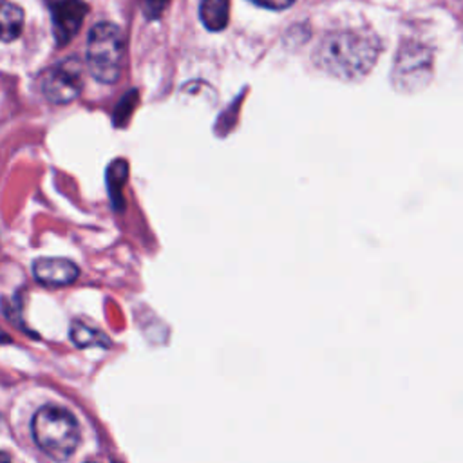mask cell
Masks as SVG:
<instances>
[{
  "instance_id": "1",
  "label": "cell",
  "mask_w": 463,
  "mask_h": 463,
  "mask_svg": "<svg viewBox=\"0 0 463 463\" xmlns=\"http://www.w3.org/2000/svg\"><path fill=\"white\" fill-rule=\"evenodd\" d=\"M378 56V43L358 33H336L317 49V61L329 74L354 80L364 76Z\"/></svg>"
},
{
  "instance_id": "2",
  "label": "cell",
  "mask_w": 463,
  "mask_h": 463,
  "mask_svg": "<svg viewBox=\"0 0 463 463\" xmlns=\"http://www.w3.org/2000/svg\"><path fill=\"white\" fill-rule=\"evenodd\" d=\"M33 439L51 459L65 461L80 443L76 418L63 407L45 405L38 409L31 421Z\"/></svg>"
},
{
  "instance_id": "3",
  "label": "cell",
  "mask_w": 463,
  "mask_h": 463,
  "mask_svg": "<svg viewBox=\"0 0 463 463\" xmlns=\"http://www.w3.org/2000/svg\"><path fill=\"white\" fill-rule=\"evenodd\" d=\"M125 40L118 25L98 22L87 38V65L90 74L103 83H114L121 72Z\"/></svg>"
},
{
  "instance_id": "4",
  "label": "cell",
  "mask_w": 463,
  "mask_h": 463,
  "mask_svg": "<svg viewBox=\"0 0 463 463\" xmlns=\"http://www.w3.org/2000/svg\"><path fill=\"white\" fill-rule=\"evenodd\" d=\"M83 87V69L78 58H65L54 63L42 80L43 96L56 105L69 103L78 98Z\"/></svg>"
},
{
  "instance_id": "5",
  "label": "cell",
  "mask_w": 463,
  "mask_h": 463,
  "mask_svg": "<svg viewBox=\"0 0 463 463\" xmlns=\"http://www.w3.org/2000/svg\"><path fill=\"white\" fill-rule=\"evenodd\" d=\"M45 4L51 13L56 43L65 45L80 31L89 7L83 0H45Z\"/></svg>"
},
{
  "instance_id": "6",
  "label": "cell",
  "mask_w": 463,
  "mask_h": 463,
  "mask_svg": "<svg viewBox=\"0 0 463 463\" xmlns=\"http://www.w3.org/2000/svg\"><path fill=\"white\" fill-rule=\"evenodd\" d=\"M34 279L45 286H67L78 279V266L69 259L45 257L33 264Z\"/></svg>"
},
{
  "instance_id": "7",
  "label": "cell",
  "mask_w": 463,
  "mask_h": 463,
  "mask_svg": "<svg viewBox=\"0 0 463 463\" xmlns=\"http://www.w3.org/2000/svg\"><path fill=\"white\" fill-rule=\"evenodd\" d=\"M199 18L208 31H222L230 20V0H199Z\"/></svg>"
},
{
  "instance_id": "8",
  "label": "cell",
  "mask_w": 463,
  "mask_h": 463,
  "mask_svg": "<svg viewBox=\"0 0 463 463\" xmlns=\"http://www.w3.org/2000/svg\"><path fill=\"white\" fill-rule=\"evenodd\" d=\"M22 27H24V11L20 9V5L4 0V7H2V38H4V42H11V40L18 38V34L22 33Z\"/></svg>"
},
{
  "instance_id": "9",
  "label": "cell",
  "mask_w": 463,
  "mask_h": 463,
  "mask_svg": "<svg viewBox=\"0 0 463 463\" xmlns=\"http://www.w3.org/2000/svg\"><path fill=\"white\" fill-rule=\"evenodd\" d=\"M71 338L81 345V347H89V345H101L107 344V338L94 327L83 324V322H74L71 326Z\"/></svg>"
},
{
  "instance_id": "10",
  "label": "cell",
  "mask_w": 463,
  "mask_h": 463,
  "mask_svg": "<svg viewBox=\"0 0 463 463\" xmlns=\"http://www.w3.org/2000/svg\"><path fill=\"white\" fill-rule=\"evenodd\" d=\"M145 2V13L148 18H156L163 13L168 0H143Z\"/></svg>"
},
{
  "instance_id": "11",
  "label": "cell",
  "mask_w": 463,
  "mask_h": 463,
  "mask_svg": "<svg viewBox=\"0 0 463 463\" xmlns=\"http://www.w3.org/2000/svg\"><path fill=\"white\" fill-rule=\"evenodd\" d=\"M255 5L266 7V9H286L289 7L295 0H250Z\"/></svg>"
},
{
  "instance_id": "12",
  "label": "cell",
  "mask_w": 463,
  "mask_h": 463,
  "mask_svg": "<svg viewBox=\"0 0 463 463\" xmlns=\"http://www.w3.org/2000/svg\"><path fill=\"white\" fill-rule=\"evenodd\" d=\"M4 463H9V458H7V454H4Z\"/></svg>"
}]
</instances>
